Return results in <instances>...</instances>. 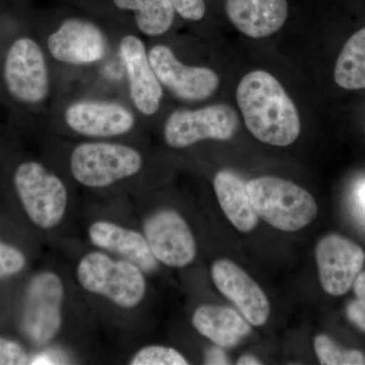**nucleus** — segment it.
Returning a JSON list of instances; mask_svg holds the SVG:
<instances>
[{"label":"nucleus","instance_id":"1","mask_svg":"<svg viewBox=\"0 0 365 365\" xmlns=\"http://www.w3.org/2000/svg\"><path fill=\"white\" fill-rule=\"evenodd\" d=\"M237 101L247 128L258 140L287 146L299 135V112L279 81L268 72H250L237 86Z\"/></svg>","mask_w":365,"mask_h":365},{"label":"nucleus","instance_id":"2","mask_svg":"<svg viewBox=\"0 0 365 365\" xmlns=\"http://www.w3.org/2000/svg\"><path fill=\"white\" fill-rule=\"evenodd\" d=\"M257 215L282 232H297L318 215L314 197L294 182L262 177L247 182Z\"/></svg>","mask_w":365,"mask_h":365},{"label":"nucleus","instance_id":"3","mask_svg":"<svg viewBox=\"0 0 365 365\" xmlns=\"http://www.w3.org/2000/svg\"><path fill=\"white\" fill-rule=\"evenodd\" d=\"M76 274L86 292L102 295L123 309L138 306L145 295L143 271L130 261L114 260L91 252L79 261Z\"/></svg>","mask_w":365,"mask_h":365},{"label":"nucleus","instance_id":"4","mask_svg":"<svg viewBox=\"0 0 365 365\" xmlns=\"http://www.w3.org/2000/svg\"><path fill=\"white\" fill-rule=\"evenodd\" d=\"M143 165V158L139 151L117 143L79 144L71 157L74 179L90 188H105L134 176Z\"/></svg>","mask_w":365,"mask_h":365},{"label":"nucleus","instance_id":"5","mask_svg":"<svg viewBox=\"0 0 365 365\" xmlns=\"http://www.w3.org/2000/svg\"><path fill=\"white\" fill-rule=\"evenodd\" d=\"M14 181L26 215L34 225L50 230L61 222L68 196L59 177L39 163L26 162L16 169Z\"/></svg>","mask_w":365,"mask_h":365},{"label":"nucleus","instance_id":"6","mask_svg":"<svg viewBox=\"0 0 365 365\" xmlns=\"http://www.w3.org/2000/svg\"><path fill=\"white\" fill-rule=\"evenodd\" d=\"M64 287L53 272L34 276L26 289L21 328L36 344H46L58 334L62 325Z\"/></svg>","mask_w":365,"mask_h":365},{"label":"nucleus","instance_id":"7","mask_svg":"<svg viewBox=\"0 0 365 365\" xmlns=\"http://www.w3.org/2000/svg\"><path fill=\"white\" fill-rule=\"evenodd\" d=\"M239 127V117L230 106L213 105L195 110H177L165 123V143L174 148H188L204 139L228 140Z\"/></svg>","mask_w":365,"mask_h":365},{"label":"nucleus","instance_id":"8","mask_svg":"<svg viewBox=\"0 0 365 365\" xmlns=\"http://www.w3.org/2000/svg\"><path fill=\"white\" fill-rule=\"evenodd\" d=\"M4 81L14 98L25 104H39L49 93V72L40 46L21 38L9 48L4 63Z\"/></svg>","mask_w":365,"mask_h":365},{"label":"nucleus","instance_id":"9","mask_svg":"<svg viewBox=\"0 0 365 365\" xmlns=\"http://www.w3.org/2000/svg\"><path fill=\"white\" fill-rule=\"evenodd\" d=\"M144 237L157 260L182 268L196 258V242L188 223L173 209H160L146 218Z\"/></svg>","mask_w":365,"mask_h":365},{"label":"nucleus","instance_id":"10","mask_svg":"<svg viewBox=\"0 0 365 365\" xmlns=\"http://www.w3.org/2000/svg\"><path fill=\"white\" fill-rule=\"evenodd\" d=\"M316 260L323 289L333 297H341L349 292L361 272L365 254L351 240L332 234L317 245Z\"/></svg>","mask_w":365,"mask_h":365},{"label":"nucleus","instance_id":"11","mask_svg":"<svg viewBox=\"0 0 365 365\" xmlns=\"http://www.w3.org/2000/svg\"><path fill=\"white\" fill-rule=\"evenodd\" d=\"M148 59L160 83L182 100H205L220 86V78L212 69L185 66L167 46H155Z\"/></svg>","mask_w":365,"mask_h":365},{"label":"nucleus","instance_id":"12","mask_svg":"<svg viewBox=\"0 0 365 365\" xmlns=\"http://www.w3.org/2000/svg\"><path fill=\"white\" fill-rule=\"evenodd\" d=\"M211 276L217 289L237 307L253 326H263L270 314V304L262 288L232 261L213 264Z\"/></svg>","mask_w":365,"mask_h":365},{"label":"nucleus","instance_id":"13","mask_svg":"<svg viewBox=\"0 0 365 365\" xmlns=\"http://www.w3.org/2000/svg\"><path fill=\"white\" fill-rule=\"evenodd\" d=\"M48 48L57 61L81 66L104 58L107 40L102 31L90 21L71 19L48 38Z\"/></svg>","mask_w":365,"mask_h":365},{"label":"nucleus","instance_id":"14","mask_svg":"<svg viewBox=\"0 0 365 365\" xmlns=\"http://www.w3.org/2000/svg\"><path fill=\"white\" fill-rule=\"evenodd\" d=\"M66 124L81 135H123L133 128L135 118L124 106L112 102L79 101L66 110Z\"/></svg>","mask_w":365,"mask_h":365},{"label":"nucleus","instance_id":"15","mask_svg":"<svg viewBox=\"0 0 365 365\" xmlns=\"http://www.w3.org/2000/svg\"><path fill=\"white\" fill-rule=\"evenodd\" d=\"M120 57L130 83L132 102L141 114L150 116L158 112L163 98L162 86L146 54L143 41L128 35L120 43Z\"/></svg>","mask_w":365,"mask_h":365},{"label":"nucleus","instance_id":"16","mask_svg":"<svg viewBox=\"0 0 365 365\" xmlns=\"http://www.w3.org/2000/svg\"><path fill=\"white\" fill-rule=\"evenodd\" d=\"M225 11L240 32L260 39L282 28L288 6L287 0H225Z\"/></svg>","mask_w":365,"mask_h":365},{"label":"nucleus","instance_id":"17","mask_svg":"<svg viewBox=\"0 0 365 365\" xmlns=\"http://www.w3.org/2000/svg\"><path fill=\"white\" fill-rule=\"evenodd\" d=\"M88 237L95 246L121 255L143 272L158 270L160 262L151 251L145 237L136 230L100 220L93 222L88 228Z\"/></svg>","mask_w":365,"mask_h":365},{"label":"nucleus","instance_id":"18","mask_svg":"<svg viewBox=\"0 0 365 365\" xmlns=\"http://www.w3.org/2000/svg\"><path fill=\"white\" fill-rule=\"evenodd\" d=\"M194 328L222 348L235 347L251 332V327L235 309L227 307H199L192 317Z\"/></svg>","mask_w":365,"mask_h":365},{"label":"nucleus","instance_id":"19","mask_svg":"<svg viewBox=\"0 0 365 365\" xmlns=\"http://www.w3.org/2000/svg\"><path fill=\"white\" fill-rule=\"evenodd\" d=\"M213 185L218 202L228 220L240 232H252L258 225L259 216L252 205L244 180L230 170H220L216 174Z\"/></svg>","mask_w":365,"mask_h":365},{"label":"nucleus","instance_id":"20","mask_svg":"<svg viewBox=\"0 0 365 365\" xmlns=\"http://www.w3.org/2000/svg\"><path fill=\"white\" fill-rule=\"evenodd\" d=\"M334 76L337 85L346 90L365 88V28L346 42Z\"/></svg>","mask_w":365,"mask_h":365},{"label":"nucleus","instance_id":"21","mask_svg":"<svg viewBox=\"0 0 365 365\" xmlns=\"http://www.w3.org/2000/svg\"><path fill=\"white\" fill-rule=\"evenodd\" d=\"M119 9L135 13L136 25L148 36L163 35L172 26L175 9L170 0H114Z\"/></svg>","mask_w":365,"mask_h":365},{"label":"nucleus","instance_id":"22","mask_svg":"<svg viewBox=\"0 0 365 365\" xmlns=\"http://www.w3.org/2000/svg\"><path fill=\"white\" fill-rule=\"evenodd\" d=\"M314 351L323 365H362L365 364V355L359 350H347L338 347L326 335L314 338Z\"/></svg>","mask_w":365,"mask_h":365},{"label":"nucleus","instance_id":"23","mask_svg":"<svg viewBox=\"0 0 365 365\" xmlns=\"http://www.w3.org/2000/svg\"><path fill=\"white\" fill-rule=\"evenodd\" d=\"M130 365H187V359L174 348L165 346H145L132 357Z\"/></svg>","mask_w":365,"mask_h":365},{"label":"nucleus","instance_id":"24","mask_svg":"<svg viewBox=\"0 0 365 365\" xmlns=\"http://www.w3.org/2000/svg\"><path fill=\"white\" fill-rule=\"evenodd\" d=\"M25 266V255L20 250L0 241V278L16 275Z\"/></svg>","mask_w":365,"mask_h":365},{"label":"nucleus","instance_id":"25","mask_svg":"<svg viewBox=\"0 0 365 365\" xmlns=\"http://www.w3.org/2000/svg\"><path fill=\"white\" fill-rule=\"evenodd\" d=\"M28 361L29 355L23 346L0 338V365H24Z\"/></svg>","mask_w":365,"mask_h":365},{"label":"nucleus","instance_id":"26","mask_svg":"<svg viewBox=\"0 0 365 365\" xmlns=\"http://www.w3.org/2000/svg\"><path fill=\"white\" fill-rule=\"evenodd\" d=\"M170 2L185 20L200 21L205 16L204 0H170Z\"/></svg>","mask_w":365,"mask_h":365},{"label":"nucleus","instance_id":"27","mask_svg":"<svg viewBox=\"0 0 365 365\" xmlns=\"http://www.w3.org/2000/svg\"><path fill=\"white\" fill-rule=\"evenodd\" d=\"M346 314L351 323L365 333V299L356 297L346 307Z\"/></svg>","mask_w":365,"mask_h":365},{"label":"nucleus","instance_id":"28","mask_svg":"<svg viewBox=\"0 0 365 365\" xmlns=\"http://www.w3.org/2000/svg\"><path fill=\"white\" fill-rule=\"evenodd\" d=\"M207 364H227L228 359L225 353L220 348H211L206 355Z\"/></svg>","mask_w":365,"mask_h":365},{"label":"nucleus","instance_id":"29","mask_svg":"<svg viewBox=\"0 0 365 365\" xmlns=\"http://www.w3.org/2000/svg\"><path fill=\"white\" fill-rule=\"evenodd\" d=\"M353 290L356 297L365 299V272H360L353 283Z\"/></svg>","mask_w":365,"mask_h":365},{"label":"nucleus","instance_id":"30","mask_svg":"<svg viewBox=\"0 0 365 365\" xmlns=\"http://www.w3.org/2000/svg\"><path fill=\"white\" fill-rule=\"evenodd\" d=\"M237 365H259L261 364L260 360L255 359L251 355H244L241 359H239L237 362Z\"/></svg>","mask_w":365,"mask_h":365},{"label":"nucleus","instance_id":"31","mask_svg":"<svg viewBox=\"0 0 365 365\" xmlns=\"http://www.w3.org/2000/svg\"><path fill=\"white\" fill-rule=\"evenodd\" d=\"M357 195H359V203L361 204L362 207L365 210V182L360 185L359 191H357Z\"/></svg>","mask_w":365,"mask_h":365}]
</instances>
